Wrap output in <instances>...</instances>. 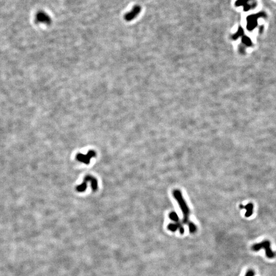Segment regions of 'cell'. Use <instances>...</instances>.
Masks as SVG:
<instances>
[{
  "label": "cell",
  "mask_w": 276,
  "mask_h": 276,
  "mask_svg": "<svg viewBox=\"0 0 276 276\" xmlns=\"http://www.w3.org/2000/svg\"><path fill=\"white\" fill-rule=\"evenodd\" d=\"M255 274V271L252 269H250L246 272L245 276H254Z\"/></svg>",
  "instance_id": "cell-9"
},
{
  "label": "cell",
  "mask_w": 276,
  "mask_h": 276,
  "mask_svg": "<svg viewBox=\"0 0 276 276\" xmlns=\"http://www.w3.org/2000/svg\"><path fill=\"white\" fill-rule=\"evenodd\" d=\"M95 156V153L93 151H89L86 155L78 154L77 156V159L78 161L84 163L85 164H89L92 157Z\"/></svg>",
  "instance_id": "cell-5"
},
{
  "label": "cell",
  "mask_w": 276,
  "mask_h": 276,
  "mask_svg": "<svg viewBox=\"0 0 276 276\" xmlns=\"http://www.w3.org/2000/svg\"><path fill=\"white\" fill-rule=\"evenodd\" d=\"M252 250L255 252L261 249H265V254L267 258L271 259L276 256V253L271 250V242L268 240H265L259 243H256L252 246Z\"/></svg>",
  "instance_id": "cell-2"
},
{
  "label": "cell",
  "mask_w": 276,
  "mask_h": 276,
  "mask_svg": "<svg viewBox=\"0 0 276 276\" xmlns=\"http://www.w3.org/2000/svg\"><path fill=\"white\" fill-rule=\"evenodd\" d=\"M141 11V7L139 5H136L133 7L131 11L127 13L124 16V19L125 21L130 22L133 21L138 16Z\"/></svg>",
  "instance_id": "cell-4"
},
{
  "label": "cell",
  "mask_w": 276,
  "mask_h": 276,
  "mask_svg": "<svg viewBox=\"0 0 276 276\" xmlns=\"http://www.w3.org/2000/svg\"><path fill=\"white\" fill-rule=\"evenodd\" d=\"M240 208L241 209H246V212L245 213V216L246 217H250V216H252V215L253 213V208H254L253 204L249 203V204H247L246 206L240 205Z\"/></svg>",
  "instance_id": "cell-6"
},
{
  "label": "cell",
  "mask_w": 276,
  "mask_h": 276,
  "mask_svg": "<svg viewBox=\"0 0 276 276\" xmlns=\"http://www.w3.org/2000/svg\"><path fill=\"white\" fill-rule=\"evenodd\" d=\"M189 227V229L190 233H194L197 231V228L196 226L194 225L193 222H191L189 225H188Z\"/></svg>",
  "instance_id": "cell-7"
},
{
  "label": "cell",
  "mask_w": 276,
  "mask_h": 276,
  "mask_svg": "<svg viewBox=\"0 0 276 276\" xmlns=\"http://www.w3.org/2000/svg\"><path fill=\"white\" fill-rule=\"evenodd\" d=\"M169 217L170 218L171 220H173L174 222H176V223L178 222V220H179L178 217V215H177V214H176V212H173L170 213Z\"/></svg>",
  "instance_id": "cell-8"
},
{
  "label": "cell",
  "mask_w": 276,
  "mask_h": 276,
  "mask_svg": "<svg viewBox=\"0 0 276 276\" xmlns=\"http://www.w3.org/2000/svg\"><path fill=\"white\" fill-rule=\"evenodd\" d=\"M173 196L176 200L178 201V204L180 206L181 210L182 211V214L184 216L183 222L184 223L188 225L191 221L189 220V209L188 207L186 202L183 198L182 194L178 190H175L173 192Z\"/></svg>",
  "instance_id": "cell-1"
},
{
  "label": "cell",
  "mask_w": 276,
  "mask_h": 276,
  "mask_svg": "<svg viewBox=\"0 0 276 276\" xmlns=\"http://www.w3.org/2000/svg\"><path fill=\"white\" fill-rule=\"evenodd\" d=\"M35 22L38 23L50 25L52 22L51 18L49 15L44 11L38 12L35 15Z\"/></svg>",
  "instance_id": "cell-3"
}]
</instances>
